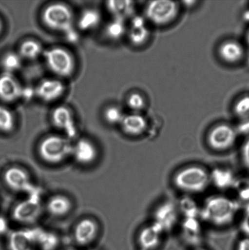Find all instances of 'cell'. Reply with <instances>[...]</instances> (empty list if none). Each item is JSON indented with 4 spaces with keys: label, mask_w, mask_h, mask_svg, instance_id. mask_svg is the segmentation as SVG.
I'll list each match as a JSON object with an SVG mask.
<instances>
[{
    "label": "cell",
    "mask_w": 249,
    "mask_h": 250,
    "mask_svg": "<svg viewBox=\"0 0 249 250\" xmlns=\"http://www.w3.org/2000/svg\"><path fill=\"white\" fill-rule=\"evenodd\" d=\"M73 144L70 139L60 135H50L43 138L38 146V153L45 163L56 165L72 156Z\"/></svg>",
    "instance_id": "1"
},
{
    "label": "cell",
    "mask_w": 249,
    "mask_h": 250,
    "mask_svg": "<svg viewBox=\"0 0 249 250\" xmlns=\"http://www.w3.org/2000/svg\"><path fill=\"white\" fill-rule=\"evenodd\" d=\"M238 209V205L223 196L210 198L202 210L207 221L216 226H224L233 221Z\"/></svg>",
    "instance_id": "2"
},
{
    "label": "cell",
    "mask_w": 249,
    "mask_h": 250,
    "mask_svg": "<svg viewBox=\"0 0 249 250\" xmlns=\"http://www.w3.org/2000/svg\"><path fill=\"white\" fill-rule=\"evenodd\" d=\"M41 19L51 30L65 34L74 29V16L72 9L65 4L56 2L48 5L43 10Z\"/></svg>",
    "instance_id": "3"
},
{
    "label": "cell",
    "mask_w": 249,
    "mask_h": 250,
    "mask_svg": "<svg viewBox=\"0 0 249 250\" xmlns=\"http://www.w3.org/2000/svg\"><path fill=\"white\" fill-rule=\"evenodd\" d=\"M174 181L179 189L187 192L197 193L206 189L211 180V175L204 168L192 166L178 172Z\"/></svg>",
    "instance_id": "4"
},
{
    "label": "cell",
    "mask_w": 249,
    "mask_h": 250,
    "mask_svg": "<svg viewBox=\"0 0 249 250\" xmlns=\"http://www.w3.org/2000/svg\"><path fill=\"white\" fill-rule=\"evenodd\" d=\"M42 57L48 69L58 77H70L75 72V59L65 48H49L44 51Z\"/></svg>",
    "instance_id": "5"
},
{
    "label": "cell",
    "mask_w": 249,
    "mask_h": 250,
    "mask_svg": "<svg viewBox=\"0 0 249 250\" xmlns=\"http://www.w3.org/2000/svg\"><path fill=\"white\" fill-rule=\"evenodd\" d=\"M42 209L40 192L33 193L15 206L12 217L14 221L22 225L33 224L40 218Z\"/></svg>",
    "instance_id": "6"
},
{
    "label": "cell",
    "mask_w": 249,
    "mask_h": 250,
    "mask_svg": "<svg viewBox=\"0 0 249 250\" xmlns=\"http://www.w3.org/2000/svg\"><path fill=\"white\" fill-rule=\"evenodd\" d=\"M4 181L10 189L17 192H25L28 195L40 192L32 183L28 171L19 166H12L4 173Z\"/></svg>",
    "instance_id": "7"
},
{
    "label": "cell",
    "mask_w": 249,
    "mask_h": 250,
    "mask_svg": "<svg viewBox=\"0 0 249 250\" xmlns=\"http://www.w3.org/2000/svg\"><path fill=\"white\" fill-rule=\"evenodd\" d=\"M177 12L178 5L166 0L151 1L146 9L148 19L158 25L170 23L177 16Z\"/></svg>",
    "instance_id": "8"
},
{
    "label": "cell",
    "mask_w": 249,
    "mask_h": 250,
    "mask_svg": "<svg viewBox=\"0 0 249 250\" xmlns=\"http://www.w3.org/2000/svg\"><path fill=\"white\" fill-rule=\"evenodd\" d=\"M237 132L232 127L221 125L214 127L209 135L210 146L216 150L223 151L235 144Z\"/></svg>",
    "instance_id": "9"
},
{
    "label": "cell",
    "mask_w": 249,
    "mask_h": 250,
    "mask_svg": "<svg viewBox=\"0 0 249 250\" xmlns=\"http://www.w3.org/2000/svg\"><path fill=\"white\" fill-rule=\"evenodd\" d=\"M54 126L64 132L68 138L74 137L77 134L75 117L69 107L61 105L55 107L51 113Z\"/></svg>",
    "instance_id": "10"
},
{
    "label": "cell",
    "mask_w": 249,
    "mask_h": 250,
    "mask_svg": "<svg viewBox=\"0 0 249 250\" xmlns=\"http://www.w3.org/2000/svg\"><path fill=\"white\" fill-rule=\"evenodd\" d=\"M65 91V84L57 78L43 80L35 88L36 96L45 103L54 102L59 99Z\"/></svg>",
    "instance_id": "11"
},
{
    "label": "cell",
    "mask_w": 249,
    "mask_h": 250,
    "mask_svg": "<svg viewBox=\"0 0 249 250\" xmlns=\"http://www.w3.org/2000/svg\"><path fill=\"white\" fill-rule=\"evenodd\" d=\"M23 86L14 74L2 72L0 75V100L11 103L21 99Z\"/></svg>",
    "instance_id": "12"
},
{
    "label": "cell",
    "mask_w": 249,
    "mask_h": 250,
    "mask_svg": "<svg viewBox=\"0 0 249 250\" xmlns=\"http://www.w3.org/2000/svg\"><path fill=\"white\" fill-rule=\"evenodd\" d=\"M98 232L99 225L97 222L91 218H85L76 225L73 237L78 246H87L95 241Z\"/></svg>",
    "instance_id": "13"
},
{
    "label": "cell",
    "mask_w": 249,
    "mask_h": 250,
    "mask_svg": "<svg viewBox=\"0 0 249 250\" xmlns=\"http://www.w3.org/2000/svg\"><path fill=\"white\" fill-rule=\"evenodd\" d=\"M38 229L19 230L11 232L8 239L9 250H34Z\"/></svg>",
    "instance_id": "14"
},
{
    "label": "cell",
    "mask_w": 249,
    "mask_h": 250,
    "mask_svg": "<svg viewBox=\"0 0 249 250\" xmlns=\"http://www.w3.org/2000/svg\"><path fill=\"white\" fill-rule=\"evenodd\" d=\"M72 156L80 165H90L96 161L97 149L94 142L90 140L80 139L73 144Z\"/></svg>",
    "instance_id": "15"
},
{
    "label": "cell",
    "mask_w": 249,
    "mask_h": 250,
    "mask_svg": "<svg viewBox=\"0 0 249 250\" xmlns=\"http://www.w3.org/2000/svg\"><path fill=\"white\" fill-rule=\"evenodd\" d=\"M46 211L55 217H62L69 214L73 203L67 195L56 194L49 198L45 206Z\"/></svg>",
    "instance_id": "16"
},
{
    "label": "cell",
    "mask_w": 249,
    "mask_h": 250,
    "mask_svg": "<svg viewBox=\"0 0 249 250\" xmlns=\"http://www.w3.org/2000/svg\"><path fill=\"white\" fill-rule=\"evenodd\" d=\"M162 232V229L155 224L143 229L138 237L139 244L141 249L145 250L155 249L160 243Z\"/></svg>",
    "instance_id": "17"
},
{
    "label": "cell",
    "mask_w": 249,
    "mask_h": 250,
    "mask_svg": "<svg viewBox=\"0 0 249 250\" xmlns=\"http://www.w3.org/2000/svg\"><path fill=\"white\" fill-rule=\"evenodd\" d=\"M177 219V210L174 205L167 203L158 208L156 212L155 224L162 229H169L174 225Z\"/></svg>",
    "instance_id": "18"
},
{
    "label": "cell",
    "mask_w": 249,
    "mask_h": 250,
    "mask_svg": "<svg viewBox=\"0 0 249 250\" xmlns=\"http://www.w3.org/2000/svg\"><path fill=\"white\" fill-rule=\"evenodd\" d=\"M122 129L127 134L138 136L145 131L147 127L146 119L140 115H125L120 124Z\"/></svg>",
    "instance_id": "19"
},
{
    "label": "cell",
    "mask_w": 249,
    "mask_h": 250,
    "mask_svg": "<svg viewBox=\"0 0 249 250\" xmlns=\"http://www.w3.org/2000/svg\"><path fill=\"white\" fill-rule=\"evenodd\" d=\"M219 53L221 58L226 62L235 63L243 58L244 50L240 43L234 41H228L221 45Z\"/></svg>",
    "instance_id": "20"
},
{
    "label": "cell",
    "mask_w": 249,
    "mask_h": 250,
    "mask_svg": "<svg viewBox=\"0 0 249 250\" xmlns=\"http://www.w3.org/2000/svg\"><path fill=\"white\" fill-rule=\"evenodd\" d=\"M44 51L45 50L39 42L28 39L19 45L18 53L23 60L34 61L43 56Z\"/></svg>",
    "instance_id": "21"
},
{
    "label": "cell",
    "mask_w": 249,
    "mask_h": 250,
    "mask_svg": "<svg viewBox=\"0 0 249 250\" xmlns=\"http://www.w3.org/2000/svg\"><path fill=\"white\" fill-rule=\"evenodd\" d=\"M101 20V14L97 9H85L78 19V28L84 31H92L99 25Z\"/></svg>",
    "instance_id": "22"
},
{
    "label": "cell",
    "mask_w": 249,
    "mask_h": 250,
    "mask_svg": "<svg viewBox=\"0 0 249 250\" xmlns=\"http://www.w3.org/2000/svg\"><path fill=\"white\" fill-rule=\"evenodd\" d=\"M23 60L18 52L9 51L4 54L1 61L3 72L14 74L17 71L20 69Z\"/></svg>",
    "instance_id": "23"
},
{
    "label": "cell",
    "mask_w": 249,
    "mask_h": 250,
    "mask_svg": "<svg viewBox=\"0 0 249 250\" xmlns=\"http://www.w3.org/2000/svg\"><path fill=\"white\" fill-rule=\"evenodd\" d=\"M133 2L129 1H110L107 2V8L115 18L124 20L133 11Z\"/></svg>",
    "instance_id": "24"
},
{
    "label": "cell",
    "mask_w": 249,
    "mask_h": 250,
    "mask_svg": "<svg viewBox=\"0 0 249 250\" xmlns=\"http://www.w3.org/2000/svg\"><path fill=\"white\" fill-rule=\"evenodd\" d=\"M58 244V240L56 235L39 229L37 237V246L41 250H55Z\"/></svg>",
    "instance_id": "25"
},
{
    "label": "cell",
    "mask_w": 249,
    "mask_h": 250,
    "mask_svg": "<svg viewBox=\"0 0 249 250\" xmlns=\"http://www.w3.org/2000/svg\"><path fill=\"white\" fill-rule=\"evenodd\" d=\"M124 20L115 18L105 27L104 32L107 38L112 41L120 39L125 33Z\"/></svg>",
    "instance_id": "26"
},
{
    "label": "cell",
    "mask_w": 249,
    "mask_h": 250,
    "mask_svg": "<svg viewBox=\"0 0 249 250\" xmlns=\"http://www.w3.org/2000/svg\"><path fill=\"white\" fill-rule=\"evenodd\" d=\"M15 124L13 112L8 107L0 104V131L10 133L13 131Z\"/></svg>",
    "instance_id": "27"
},
{
    "label": "cell",
    "mask_w": 249,
    "mask_h": 250,
    "mask_svg": "<svg viewBox=\"0 0 249 250\" xmlns=\"http://www.w3.org/2000/svg\"><path fill=\"white\" fill-rule=\"evenodd\" d=\"M211 180H213L214 184L219 188H228L235 184V180L232 174L229 170H214Z\"/></svg>",
    "instance_id": "28"
},
{
    "label": "cell",
    "mask_w": 249,
    "mask_h": 250,
    "mask_svg": "<svg viewBox=\"0 0 249 250\" xmlns=\"http://www.w3.org/2000/svg\"><path fill=\"white\" fill-rule=\"evenodd\" d=\"M124 115L120 108L117 106H110L105 110L104 119L110 125H120Z\"/></svg>",
    "instance_id": "29"
},
{
    "label": "cell",
    "mask_w": 249,
    "mask_h": 250,
    "mask_svg": "<svg viewBox=\"0 0 249 250\" xmlns=\"http://www.w3.org/2000/svg\"><path fill=\"white\" fill-rule=\"evenodd\" d=\"M150 33L145 26L141 28H132L129 32V39L135 45H141L147 41Z\"/></svg>",
    "instance_id": "30"
},
{
    "label": "cell",
    "mask_w": 249,
    "mask_h": 250,
    "mask_svg": "<svg viewBox=\"0 0 249 250\" xmlns=\"http://www.w3.org/2000/svg\"><path fill=\"white\" fill-rule=\"evenodd\" d=\"M235 112L241 119H249V96L243 97L236 102Z\"/></svg>",
    "instance_id": "31"
},
{
    "label": "cell",
    "mask_w": 249,
    "mask_h": 250,
    "mask_svg": "<svg viewBox=\"0 0 249 250\" xmlns=\"http://www.w3.org/2000/svg\"><path fill=\"white\" fill-rule=\"evenodd\" d=\"M128 105L131 109L135 111H140L145 107V102L141 95L134 93L129 97Z\"/></svg>",
    "instance_id": "32"
},
{
    "label": "cell",
    "mask_w": 249,
    "mask_h": 250,
    "mask_svg": "<svg viewBox=\"0 0 249 250\" xmlns=\"http://www.w3.org/2000/svg\"><path fill=\"white\" fill-rule=\"evenodd\" d=\"M239 196L244 201L249 200V182L247 181H235Z\"/></svg>",
    "instance_id": "33"
},
{
    "label": "cell",
    "mask_w": 249,
    "mask_h": 250,
    "mask_svg": "<svg viewBox=\"0 0 249 250\" xmlns=\"http://www.w3.org/2000/svg\"><path fill=\"white\" fill-rule=\"evenodd\" d=\"M241 227L242 231L249 236V205L246 208L245 216L241 222Z\"/></svg>",
    "instance_id": "34"
},
{
    "label": "cell",
    "mask_w": 249,
    "mask_h": 250,
    "mask_svg": "<svg viewBox=\"0 0 249 250\" xmlns=\"http://www.w3.org/2000/svg\"><path fill=\"white\" fill-rule=\"evenodd\" d=\"M242 158L246 167L249 169V138L243 145L242 148Z\"/></svg>",
    "instance_id": "35"
},
{
    "label": "cell",
    "mask_w": 249,
    "mask_h": 250,
    "mask_svg": "<svg viewBox=\"0 0 249 250\" xmlns=\"http://www.w3.org/2000/svg\"><path fill=\"white\" fill-rule=\"evenodd\" d=\"M9 225L4 217L0 216V235H4L8 232Z\"/></svg>",
    "instance_id": "36"
},
{
    "label": "cell",
    "mask_w": 249,
    "mask_h": 250,
    "mask_svg": "<svg viewBox=\"0 0 249 250\" xmlns=\"http://www.w3.org/2000/svg\"><path fill=\"white\" fill-rule=\"evenodd\" d=\"M243 121L239 125L238 131L242 134H249V119L243 120Z\"/></svg>",
    "instance_id": "37"
},
{
    "label": "cell",
    "mask_w": 249,
    "mask_h": 250,
    "mask_svg": "<svg viewBox=\"0 0 249 250\" xmlns=\"http://www.w3.org/2000/svg\"><path fill=\"white\" fill-rule=\"evenodd\" d=\"M145 26V21L140 17H136L132 21V28H141Z\"/></svg>",
    "instance_id": "38"
},
{
    "label": "cell",
    "mask_w": 249,
    "mask_h": 250,
    "mask_svg": "<svg viewBox=\"0 0 249 250\" xmlns=\"http://www.w3.org/2000/svg\"><path fill=\"white\" fill-rule=\"evenodd\" d=\"M237 250H249V238L241 240L238 244Z\"/></svg>",
    "instance_id": "39"
},
{
    "label": "cell",
    "mask_w": 249,
    "mask_h": 250,
    "mask_svg": "<svg viewBox=\"0 0 249 250\" xmlns=\"http://www.w3.org/2000/svg\"><path fill=\"white\" fill-rule=\"evenodd\" d=\"M2 24L1 20H0V33H1V32L2 31Z\"/></svg>",
    "instance_id": "40"
},
{
    "label": "cell",
    "mask_w": 249,
    "mask_h": 250,
    "mask_svg": "<svg viewBox=\"0 0 249 250\" xmlns=\"http://www.w3.org/2000/svg\"><path fill=\"white\" fill-rule=\"evenodd\" d=\"M248 45L249 46V33L248 36Z\"/></svg>",
    "instance_id": "41"
},
{
    "label": "cell",
    "mask_w": 249,
    "mask_h": 250,
    "mask_svg": "<svg viewBox=\"0 0 249 250\" xmlns=\"http://www.w3.org/2000/svg\"></svg>",
    "instance_id": "42"
}]
</instances>
